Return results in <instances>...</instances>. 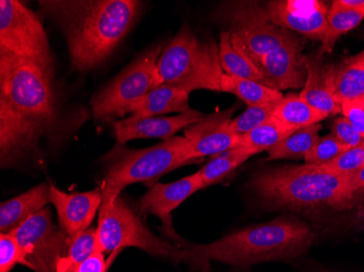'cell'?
Returning <instances> with one entry per match:
<instances>
[{
	"instance_id": "6da1fadb",
	"label": "cell",
	"mask_w": 364,
	"mask_h": 272,
	"mask_svg": "<svg viewBox=\"0 0 364 272\" xmlns=\"http://www.w3.org/2000/svg\"><path fill=\"white\" fill-rule=\"evenodd\" d=\"M59 120L53 72L38 63L0 54V163L19 165L36 153Z\"/></svg>"
},
{
	"instance_id": "7a4b0ae2",
	"label": "cell",
	"mask_w": 364,
	"mask_h": 272,
	"mask_svg": "<svg viewBox=\"0 0 364 272\" xmlns=\"http://www.w3.org/2000/svg\"><path fill=\"white\" fill-rule=\"evenodd\" d=\"M40 7L63 31L73 69L101 65L131 30L141 3L136 0H43Z\"/></svg>"
},
{
	"instance_id": "3957f363",
	"label": "cell",
	"mask_w": 364,
	"mask_h": 272,
	"mask_svg": "<svg viewBox=\"0 0 364 272\" xmlns=\"http://www.w3.org/2000/svg\"><path fill=\"white\" fill-rule=\"evenodd\" d=\"M250 189L264 208L299 214L349 210L359 196L349 185L348 177L308 163L261 170L251 179Z\"/></svg>"
},
{
	"instance_id": "277c9868",
	"label": "cell",
	"mask_w": 364,
	"mask_h": 272,
	"mask_svg": "<svg viewBox=\"0 0 364 272\" xmlns=\"http://www.w3.org/2000/svg\"><path fill=\"white\" fill-rule=\"evenodd\" d=\"M316 241V233L304 221L279 217L267 224L231 232L208 244L188 243L186 249L206 261H218L240 270L257 263H291L304 256Z\"/></svg>"
},
{
	"instance_id": "5b68a950",
	"label": "cell",
	"mask_w": 364,
	"mask_h": 272,
	"mask_svg": "<svg viewBox=\"0 0 364 272\" xmlns=\"http://www.w3.org/2000/svg\"><path fill=\"white\" fill-rule=\"evenodd\" d=\"M198 163L191 156V146L185 136H173L154 146L129 149L118 146L104 157L105 170L101 187L103 202L114 200L131 184L152 187L163 175L178 168Z\"/></svg>"
},
{
	"instance_id": "8992f818",
	"label": "cell",
	"mask_w": 364,
	"mask_h": 272,
	"mask_svg": "<svg viewBox=\"0 0 364 272\" xmlns=\"http://www.w3.org/2000/svg\"><path fill=\"white\" fill-rule=\"evenodd\" d=\"M96 232L98 251L103 253H120L127 247H136L173 265L185 263L191 272L210 271V261L155 235L120 195L102 204Z\"/></svg>"
},
{
	"instance_id": "52a82bcc",
	"label": "cell",
	"mask_w": 364,
	"mask_h": 272,
	"mask_svg": "<svg viewBox=\"0 0 364 272\" xmlns=\"http://www.w3.org/2000/svg\"><path fill=\"white\" fill-rule=\"evenodd\" d=\"M157 70L163 84L191 93L198 89L220 92L223 71L218 45L201 40L187 26L180 28L165 47Z\"/></svg>"
},
{
	"instance_id": "ba28073f",
	"label": "cell",
	"mask_w": 364,
	"mask_h": 272,
	"mask_svg": "<svg viewBox=\"0 0 364 272\" xmlns=\"http://www.w3.org/2000/svg\"><path fill=\"white\" fill-rule=\"evenodd\" d=\"M161 52V47H156L145 53L95 95L92 100L94 118L108 120L124 116L139 100L161 85L157 70Z\"/></svg>"
},
{
	"instance_id": "9c48e42d",
	"label": "cell",
	"mask_w": 364,
	"mask_h": 272,
	"mask_svg": "<svg viewBox=\"0 0 364 272\" xmlns=\"http://www.w3.org/2000/svg\"><path fill=\"white\" fill-rule=\"evenodd\" d=\"M0 54L26 59L53 72L54 59L44 26L18 0L0 1Z\"/></svg>"
},
{
	"instance_id": "30bf717a",
	"label": "cell",
	"mask_w": 364,
	"mask_h": 272,
	"mask_svg": "<svg viewBox=\"0 0 364 272\" xmlns=\"http://www.w3.org/2000/svg\"><path fill=\"white\" fill-rule=\"evenodd\" d=\"M220 16L229 26V32L255 65L274 49L285 43L291 33L269 20L267 7L255 1L226 3Z\"/></svg>"
},
{
	"instance_id": "8fae6325",
	"label": "cell",
	"mask_w": 364,
	"mask_h": 272,
	"mask_svg": "<svg viewBox=\"0 0 364 272\" xmlns=\"http://www.w3.org/2000/svg\"><path fill=\"white\" fill-rule=\"evenodd\" d=\"M22 254V266L34 272H56L68 249L69 235L53 221L46 207L12 231Z\"/></svg>"
},
{
	"instance_id": "7c38bea8",
	"label": "cell",
	"mask_w": 364,
	"mask_h": 272,
	"mask_svg": "<svg viewBox=\"0 0 364 272\" xmlns=\"http://www.w3.org/2000/svg\"><path fill=\"white\" fill-rule=\"evenodd\" d=\"M202 189L203 183L198 171L171 183H156L139 200L136 214L143 219L149 216L159 218L161 222L159 229L163 239L176 246L186 249L189 242L176 232L173 224V212L190 196Z\"/></svg>"
},
{
	"instance_id": "4fadbf2b",
	"label": "cell",
	"mask_w": 364,
	"mask_h": 272,
	"mask_svg": "<svg viewBox=\"0 0 364 272\" xmlns=\"http://www.w3.org/2000/svg\"><path fill=\"white\" fill-rule=\"evenodd\" d=\"M302 49L304 42L291 36L264 57L257 65L263 77L264 85L278 92L304 89L306 67Z\"/></svg>"
},
{
	"instance_id": "5bb4252c",
	"label": "cell",
	"mask_w": 364,
	"mask_h": 272,
	"mask_svg": "<svg viewBox=\"0 0 364 272\" xmlns=\"http://www.w3.org/2000/svg\"><path fill=\"white\" fill-rule=\"evenodd\" d=\"M269 20L279 28L321 40L327 31L329 8L318 0H273L267 3Z\"/></svg>"
},
{
	"instance_id": "9a60e30c",
	"label": "cell",
	"mask_w": 364,
	"mask_h": 272,
	"mask_svg": "<svg viewBox=\"0 0 364 272\" xmlns=\"http://www.w3.org/2000/svg\"><path fill=\"white\" fill-rule=\"evenodd\" d=\"M235 108L204 116L202 120L185 130V138L191 146V156L200 161L223 151L240 146L241 136L229 130Z\"/></svg>"
},
{
	"instance_id": "2e32d148",
	"label": "cell",
	"mask_w": 364,
	"mask_h": 272,
	"mask_svg": "<svg viewBox=\"0 0 364 272\" xmlns=\"http://www.w3.org/2000/svg\"><path fill=\"white\" fill-rule=\"evenodd\" d=\"M203 114L190 109L173 116H134L122 119L114 124L118 144L138 138H173L179 131L193 126L203 119Z\"/></svg>"
},
{
	"instance_id": "e0dca14e",
	"label": "cell",
	"mask_w": 364,
	"mask_h": 272,
	"mask_svg": "<svg viewBox=\"0 0 364 272\" xmlns=\"http://www.w3.org/2000/svg\"><path fill=\"white\" fill-rule=\"evenodd\" d=\"M50 204L58 216L59 227L69 236L90 228L103 204L101 187L82 193H65L50 185Z\"/></svg>"
},
{
	"instance_id": "ac0fdd59",
	"label": "cell",
	"mask_w": 364,
	"mask_h": 272,
	"mask_svg": "<svg viewBox=\"0 0 364 272\" xmlns=\"http://www.w3.org/2000/svg\"><path fill=\"white\" fill-rule=\"evenodd\" d=\"M50 202V185L38 184L28 191L1 202L0 231L10 233L30 217L40 212Z\"/></svg>"
},
{
	"instance_id": "d6986e66",
	"label": "cell",
	"mask_w": 364,
	"mask_h": 272,
	"mask_svg": "<svg viewBox=\"0 0 364 272\" xmlns=\"http://www.w3.org/2000/svg\"><path fill=\"white\" fill-rule=\"evenodd\" d=\"M329 91L339 105L364 100V69L346 59L339 65H326Z\"/></svg>"
},
{
	"instance_id": "ffe728a7",
	"label": "cell",
	"mask_w": 364,
	"mask_h": 272,
	"mask_svg": "<svg viewBox=\"0 0 364 272\" xmlns=\"http://www.w3.org/2000/svg\"><path fill=\"white\" fill-rule=\"evenodd\" d=\"M306 80L299 94L300 97L325 116L341 114V106L335 102L329 91L326 65L321 62V57L311 58L306 56Z\"/></svg>"
},
{
	"instance_id": "44dd1931",
	"label": "cell",
	"mask_w": 364,
	"mask_h": 272,
	"mask_svg": "<svg viewBox=\"0 0 364 272\" xmlns=\"http://www.w3.org/2000/svg\"><path fill=\"white\" fill-rule=\"evenodd\" d=\"M190 93L168 84H161L131 107L134 116H157L190 110Z\"/></svg>"
},
{
	"instance_id": "7402d4cb",
	"label": "cell",
	"mask_w": 364,
	"mask_h": 272,
	"mask_svg": "<svg viewBox=\"0 0 364 272\" xmlns=\"http://www.w3.org/2000/svg\"><path fill=\"white\" fill-rule=\"evenodd\" d=\"M220 61L225 75L241 79L252 80L264 84L263 77L257 65L245 54L240 45L231 36L229 31L220 36Z\"/></svg>"
},
{
	"instance_id": "603a6c76",
	"label": "cell",
	"mask_w": 364,
	"mask_h": 272,
	"mask_svg": "<svg viewBox=\"0 0 364 272\" xmlns=\"http://www.w3.org/2000/svg\"><path fill=\"white\" fill-rule=\"evenodd\" d=\"M273 116L294 130L321 124L327 118L296 94H289L280 100L274 110Z\"/></svg>"
},
{
	"instance_id": "cb8c5ba5",
	"label": "cell",
	"mask_w": 364,
	"mask_h": 272,
	"mask_svg": "<svg viewBox=\"0 0 364 272\" xmlns=\"http://www.w3.org/2000/svg\"><path fill=\"white\" fill-rule=\"evenodd\" d=\"M220 92L234 94L247 106L276 103L284 98L282 92L275 91L259 82L231 77L225 73L220 82Z\"/></svg>"
},
{
	"instance_id": "d4e9b609",
	"label": "cell",
	"mask_w": 364,
	"mask_h": 272,
	"mask_svg": "<svg viewBox=\"0 0 364 272\" xmlns=\"http://www.w3.org/2000/svg\"><path fill=\"white\" fill-rule=\"evenodd\" d=\"M364 19V12L359 10L349 9L339 5L338 1H333L328 10L327 18V31L323 38L318 56L331 54L337 40L346 33L357 28Z\"/></svg>"
},
{
	"instance_id": "484cf974",
	"label": "cell",
	"mask_w": 364,
	"mask_h": 272,
	"mask_svg": "<svg viewBox=\"0 0 364 272\" xmlns=\"http://www.w3.org/2000/svg\"><path fill=\"white\" fill-rule=\"evenodd\" d=\"M321 124H313L306 128L294 131L287 138L267 151V161H280V159H300L306 157L309 151L316 145L320 138Z\"/></svg>"
},
{
	"instance_id": "4316f807",
	"label": "cell",
	"mask_w": 364,
	"mask_h": 272,
	"mask_svg": "<svg viewBox=\"0 0 364 272\" xmlns=\"http://www.w3.org/2000/svg\"><path fill=\"white\" fill-rule=\"evenodd\" d=\"M253 155L250 149L238 146L213 156L202 169L198 170L203 189L220 183Z\"/></svg>"
},
{
	"instance_id": "83f0119b",
	"label": "cell",
	"mask_w": 364,
	"mask_h": 272,
	"mask_svg": "<svg viewBox=\"0 0 364 272\" xmlns=\"http://www.w3.org/2000/svg\"><path fill=\"white\" fill-rule=\"evenodd\" d=\"M294 131L296 130L288 128L279 120L272 116L267 122H264L263 124L242 136L240 146L250 149L255 155L259 154L261 151H269Z\"/></svg>"
},
{
	"instance_id": "f1b7e54d",
	"label": "cell",
	"mask_w": 364,
	"mask_h": 272,
	"mask_svg": "<svg viewBox=\"0 0 364 272\" xmlns=\"http://www.w3.org/2000/svg\"><path fill=\"white\" fill-rule=\"evenodd\" d=\"M96 251H98L96 228H89L69 236L68 249L59 261L56 272H75Z\"/></svg>"
},
{
	"instance_id": "f546056e",
	"label": "cell",
	"mask_w": 364,
	"mask_h": 272,
	"mask_svg": "<svg viewBox=\"0 0 364 272\" xmlns=\"http://www.w3.org/2000/svg\"><path fill=\"white\" fill-rule=\"evenodd\" d=\"M278 103L279 102L265 104V105L249 106L240 116L231 120L228 126L229 130L242 138L245 134L250 133L251 131L271 119Z\"/></svg>"
},
{
	"instance_id": "4dcf8cb0",
	"label": "cell",
	"mask_w": 364,
	"mask_h": 272,
	"mask_svg": "<svg viewBox=\"0 0 364 272\" xmlns=\"http://www.w3.org/2000/svg\"><path fill=\"white\" fill-rule=\"evenodd\" d=\"M318 167L334 175H345V177L353 175L364 167V142L358 146L349 148L348 151H343V154L339 155L336 158Z\"/></svg>"
},
{
	"instance_id": "1f68e13d",
	"label": "cell",
	"mask_w": 364,
	"mask_h": 272,
	"mask_svg": "<svg viewBox=\"0 0 364 272\" xmlns=\"http://www.w3.org/2000/svg\"><path fill=\"white\" fill-rule=\"evenodd\" d=\"M348 147L339 142L334 135H325L320 138L316 145L312 147L308 154L304 157V161L308 165H321L343 154V151H348Z\"/></svg>"
},
{
	"instance_id": "d6a6232c",
	"label": "cell",
	"mask_w": 364,
	"mask_h": 272,
	"mask_svg": "<svg viewBox=\"0 0 364 272\" xmlns=\"http://www.w3.org/2000/svg\"><path fill=\"white\" fill-rule=\"evenodd\" d=\"M16 265H22L19 244L11 233H0V272H11Z\"/></svg>"
},
{
	"instance_id": "836d02e7",
	"label": "cell",
	"mask_w": 364,
	"mask_h": 272,
	"mask_svg": "<svg viewBox=\"0 0 364 272\" xmlns=\"http://www.w3.org/2000/svg\"><path fill=\"white\" fill-rule=\"evenodd\" d=\"M332 134L348 148L358 146L364 142L363 136L351 126L345 116H339L332 126Z\"/></svg>"
},
{
	"instance_id": "e575fe53",
	"label": "cell",
	"mask_w": 364,
	"mask_h": 272,
	"mask_svg": "<svg viewBox=\"0 0 364 272\" xmlns=\"http://www.w3.org/2000/svg\"><path fill=\"white\" fill-rule=\"evenodd\" d=\"M119 253H112L109 259H106L105 253L101 251H96L92 254L89 259H85L75 272H107L110 263L114 261V257Z\"/></svg>"
},
{
	"instance_id": "d590c367",
	"label": "cell",
	"mask_w": 364,
	"mask_h": 272,
	"mask_svg": "<svg viewBox=\"0 0 364 272\" xmlns=\"http://www.w3.org/2000/svg\"><path fill=\"white\" fill-rule=\"evenodd\" d=\"M341 112L364 138V100L343 104Z\"/></svg>"
},
{
	"instance_id": "8d00e7d4",
	"label": "cell",
	"mask_w": 364,
	"mask_h": 272,
	"mask_svg": "<svg viewBox=\"0 0 364 272\" xmlns=\"http://www.w3.org/2000/svg\"><path fill=\"white\" fill-rule=\"evenodd\" d=\"M349 185L357 195L364 193V167L348 175Z\"/></svg>"
},
{
	"instance_id": "74e56055",
	"label": "cell",
	"mask_w": 364,
	"mask_h": 272,
	"mask_svg": "<svg viewBox=\"0 0 364 272\" xmlns=\"http://www.w3.org/2000/svg\"><path fill=\"white\" fill-rule=\"evenodd\" d=\"M337 1L343 7L364 12V0H337Z\"/></svg>"
},
{
	"instance_id": "f35d334b",
	"label": "cell",
	"mask_w": 364,
	"mask_h": 272,
	"mask_svg": "<svg viewBox=\"0 0 364 272\" xmlns=\"http://www.w3.org/2000/svg\"><path fill=\"white\" fill-rule=\"evenodd\" d=\"M348 59L353 61V63H355V65H360V67L364 69V49L361 53H359V54L350 57V58Z\"/></svg>"
},
{
	"instance_id": "ab89813d",
	"label": "cell",
	"mask_w": 364,
	"mask_h": 272,
	"mask_svg": "<svg viewBox=\"0 0 364 272\" xmlns=\"http://www.w3.org/2000/svg\"><path fill=\"white\" fill-rule=\"evenodd\" d=\"M311 272H333V271H331V270H327V269H316V270H313V271H311Z\"/></svg>"
}]
</instances>
